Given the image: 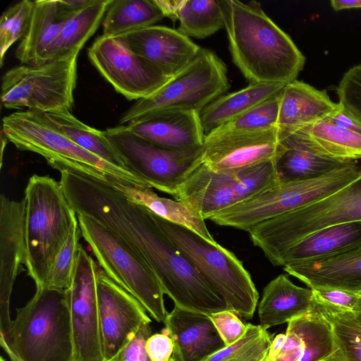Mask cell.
Returning <instances> with one entry per match:
<instances>
[{"label": "cell", "mask_w": 361, "mask_h": 361, "mask_svg": "<svg viewBox=\"0 0 361 361\" xmlns=\"http://www.w3.org/2000/svg\"><path fill=\"white\" fill-rule=\"evenodd\" d=\"M233 62L250 83L295 80L305 57L256 1L218 0Z\"/></svg>", "instance_id": "1"}, {"label": "cell", "mask_w": 361, "mask_h": 361, "mask_svg": "<svg viewBox=\"0 0 361 361\" xmlns=\"http://www.w3.org/2000/svg\"><path fill=\"white\" fill-rule=\"evenodd\" d=\"M118 235L150 265L174 306L209 315L228 310L164 234L149 210L141 207L130 213L121 222Z\"/></svg>", "instance_id": "2"}, {"label": "cell", "mask_w": 361, "mask_h": 361, "mask_svg": "<svg viewBox=\"0 0 361 361\" xmlns=\"http://www.w3.org/2000/svg\"><path fill=\"white\" fill-rule=\"evenodd\" d=\"M0 344L20 361H73V344L66 290L36 289L16 310Z\"/></svg>", "instance_id": "3"}, {"label": "cell", "mask_w": 361, "mask_h": 361, "mask_svg": "<svg viewBox=\"0 0 361 361\" xmlns=\"http://www.w3.org/2000/svg\"><path fill=\"white\" fill-rule=\"evenodd\" d=\"M24 195V264L36 289L43 288L56 257L78 219L60 182L49 176L32 175Z\"/></svg>", "instance_id": "4"}, {"label": "cell", "mask_w": 361, "mask_h": 361, "mask_svg": "<svg viewBox=\"0 0 361 361\" xmlns=\"http://www.w3.org/2000/svg\"><path fill=\"white\" fill-rule=\"evenodd\" d=\"M1 130L17 149L41 155L59 171L69 169L105 182L110 176L151 188L131 171L112 165L73 142L45 112L21 110L10 114L3 118Z\"/></svg>", "instance_id": "5"}, {"label": "cell", "mask_w": 361, "mask_h": 361, "mask_svg": "<svg viewBox=\"0 0 361 361\" xmlns=\"http://www.w3.org/2000/svg\"><path fill=\"white\" fill-rule=\"evenodd\" d=\"M361 221V170L349 184L331 195L300 209L259 223L247 232L274 266H283L287 251L324 228Z\"/></svg>", "instance_id": "6"}, {"label": "cell", "mask_w": 361, "mask_h": 361, "mask_svg": "<svg viewBox=\"0 0 361 361\" xmlns=\"http://www.w3.org/2000/svg\"><path fill=\"white\" fill-rule=\"evenodd\" d=\"M153 216L164 234L226 303L228 310L251 319L259 293L251 275L235 255L187 227Z\"/></svg>", "instance_id": "7"}, {"label": "cell", "mask_w": 361, "mask_h": 361, "mask_svg": "<svg viewBox=\"0 0 361 361\" xmlns=\"http://www.w3.org/2000/svg\"><path fill=\"white\" fill-rule=\"evenodd\" d=\"M80 233L99 265L114 282L133 295L157 322L168 312L161 283L147 262L121 237L92 219L77 214Z\"/></svg>", "instance_id": "8"}, {"label": "cell", "mask_w": 361, "mask_h": 361, "mask_svg": "<svg viewBox=\"0 0 361 361\" xmlns=\"http://www.w3.org/2000/svg\"><path fill=\"white\" fill-rule=\"evenodd\" d=\"M360 171L355 162L353 161L319 178L279 181L225 209L209 219L219 226L247 231L259 223L331 195L355 180Z\"/></svg>", "instance_id": "9"}, {"label": "cell", "mask_w": 361, "mask_h": 361, "mask_svg": "<svg viewBox=\"0 0 361 361\" xmlns=\"http://www.w3.org/2000/svg\"><path fill=\"white\" fill-rule=\"evenodd\" d=\"M229 88L224 62L212 51L201 47L191 63L153 95L137 100L122 115L119 125L131 124L163 110L200 112Z\"/></svg>", "instance_id": "10"}, {"label": "cell", "mask_w": 361, "mask_h": 361, "mask_svg": "<svg viewBox=\"0 0 361 361\" xmlns=\"http://www.w3.org/2000/svg\"><path fill=\"white\" fill-rule=\"evenodd\" d=\"M78 56L40 65L20 64L8 70L1 79V105L18 111H71Z\"/></svg>", "instance_id": "11"}, {"label": "cell", "mask_w": 361, "mask_h": 361, "mask_svg": "<svg viewBox=\"0 0 361 361\" xmlns=\"http://www.w3.org/2000/svg\"><path fill=\"white\" fill-rule=\"evenodd\" d=\"M102 131L129 171L151 188L173 197L203 163V147L188 150L164 149L134 134L123 125Z\"/></svg>", "instance_id": "12"}, {"label": "cell", "mask_w": 361, "mask_h": 361, "mask_svg": "<svg viewBox=\"0 0 361 361\" xmlns=\"http://www.w3.org/2000/svg\"><path fill=\"white\" fill-rule=\"evenodd\" d=\"M87 56L104 78L129 100L153 95L172 78L133 52L120 36H99Z\"/></svg>", "instance_id": "13"}, {"label": "cell", "mask_w": 361, "mask_h": 361, "mask_svg": "<svg viewBox=\"0 0 361 361\" xmlns=\"http://www.w3.org/2000/svg\"><path fill=\"white\" fill-rule=\"evenodd\" d=\"M98 266L80 245L66 290L73 344V361H105L98 311Z\"/></svg>", "instance_id": "14"}, {"label": "cell", "mask_w": 361, "mask_h": 361, "mask_svg": "<svg viewBox=\"0 0 361 361\" xmlns=\"http://www.w3.org/2000/svg\"><path fill=\"white\" fill-rule=\"evenodd\" d=\"M97 294L103 355L107 361L151 319L144 307L99 267Z\"/></svg>", "instance_id": "15"}, {"label": "cell", "mask_w": 361, "mask_h": 361, "mask_svg": "<svg viewBox=\"0 0 361 361\" xmlns=\"http://www.w3.org/2000/svg\"><path fill=\"white\" fill-rule=\"evenodd\" d=\"M284 150L277 126L250 133L205 135L203 163L215 172L235 175L259 164L276 161Z\"/></svg>", "instance_id": "16"}, {"label": "cell", "mask_w": 361, "mask_h": 361, "mask_svg": "<svg viewBox=\"0 0 361 361\" xmlns=\"http://www.w3.org/2000/svg\"><path fill=\"white\" fill-rule=\"evenodd\" d=\"M336 351L330 323L312 307L272 339L266 361H331Z\"/></svg>", "instance_id": "17"}, {"label": "cell", "mask_w": 361, "mask_h": 361, "mask_svg": "<svg viewBox=\"0 0 361 361\" xmlns=\"http://www.w3.org/2000/svg\"><path fill=\"white\" fill-rule=\"evenodd\" d=\"M25 202L0 198V334H5L11 322L10 301L13 286L25 264Z\"/></svg>", "instance_id": "18"}, {"label": "cell", "mask_w": 361, "mask_h": 361, "mask_svg": "<svg viewBox=\"0 0 361 361\" xmlns=\"http://www.w3.org/2000/svg\"><path fill=\"white\" fill-rule=\"evenodd\" d=\"M118 36L133 52L154 63L170 78L185 68L201 49L178 30L162 25L145 27Z\"/></svg>", "instance_id": "19"}, {"label": "cell", "mask_w": 361, "mask_h": 361, "mask_svg": "<svg viewBox=\"0 0 361 361\" xmlns=\"http://www.w3.org/2000/svg\"><path fill=\"white\" fill-rule=\"evenodd\" d=\"M132 133L164 149L188 150L203 147L205 133L199 112L163 110L124 125Z\"/></svg>", "instance_id": "20"}, {"label": "cell", "mask_w": 361, "mask_h": 361, "mask_svg": "<svg viewBox=\"0 0 361 361\" xmlns=\"http://www.w3.org/2000/svg\"><path fill=\"white\" fill-rule=\"evenodd\" d=\"M279 136L284 147L343 161L361 159V134L342 128L326 119L294 128H279Z\"/></svg>", "instance_id": "21"}, {"label": "cell", "mask_w": 361, "mask_h": 361, "mask_svg": "<svg viewBox=\"0 0 361 361\" xmlns=\"http://www.w3.org/2000/svg\"><path fill=\"white\" fill-rule=\"evenodd\" d=\"M164 324L175 361H204L226 346L209 314L174 306Z\"/></svg>", "instance_id": "22"}, {"label": "cell", "mask_w": 361, "mask_h": 361, "mask_svg": "<svg viewBox=\"0 0 361 361\" xmlns=\"http://www.w3.org/2000/svg\"><path fill=\"white\" fill-rule=\"evenodd\" d=\"M283 270L311 289L361 293V246L326 257L288 263Z\"/></svg>", "instance_id": "23"}, {"label": "cell", "mask_w": 361, "mask_h": 361, "mask_svg": "<svg viewBox=\"0 0 361 361\" xmlns=\"http://www.w3.org/2000/svg\"><path fill=\"white\" fill-rule=\"evenodd\" d=\"M235 185V175L215 172L202 163L173 197L206 220L240 202Z\"/></svg>", "instance_id": "24"}, {"label": "cell", "mask_w": 361, "mask_h": 361, "mask_svg": "<svg viewBox=\"0 0 361 361\" xmlns=\"http://www.w3.org/2000/svg\"><path fill=\"white\" fill-rule=\"evenodd\" d=\"M341 108V104L332 102L326 90L295 80L286 84L281 92L277 126L300 127L325 119Z\"/></svg>", "instance_id": "25"}, {"label": "cell", "mask_w": 361, "mask_h": 361, "mask_svg": "<svg viewBox=\"0 0 361 361\" xmlns=\"http://www.w3.org/2000/svg\"><path fill=\"white\" fill-rule=\"evenodd\" d=\"M311 288L294 284L286 274H280L264 288L258 307L260 325L265 329L288 323L312 309Z\"/></svg>", "instance_id": "26"}, {"label": "cell", "mask_w": 361, "mask_h": 361, "mask_svg": "<svg viewBox=\"0 0 361 361\" xmlns=\"http://www.w3.org/2000/svg\"><path fill=\"white\" fill-rule=\"evenodd\" d=\"M67 21L58 13L56 0L34 1L29 27L16 51L21 64L44 63L47 51Z\"/></svg>", "instance_id": "27"}, {"label": "cell", "mask_w": 361, "mask_h": 361, "mask_svg": "<svg viewBox=\"0 0 361 361\" xmlns=\"http://www.w3.org/2000/svg\"><path fill=\"white\" fill-rule=\"evenodd\" d=\"M285 85L250 83L245 88L216 98L199 112L205 135L280 94Z\"/></svg>", "instance_id": "28"}, {"label": "cell", "mask_w": 361, "mask_h": 361, "mask_svg": "<svg viewBox=\"0 0 361 361\" xmlns=\"http://www.w3.org/2000/svg\"><path fill=\"white\" fill-rule=\"evenodd\" d=\"M361 246V221L343 223L318 230L290 247L283 267L290 262L335 255Z\"/></svg>", "instance_id": "29"}, {"label": "cell", "mask_w": 361, "mask_h": 361, "mask_svg": "<svg viewBox=\"0 0 361 361\" xmlns=\"http://www.w3.org/2000/svg\"><path fill=\"white\" fill-rule=\"evenodd\" d=\"M107 183L130 201L146 207L154 214L187 227L211 242H216L207 229L205 220L182 202L160 197L151 188L133 185L115 177L109 176Z\"/></svg>", "instance_id": "30"}, {"label": "cell", "mask_w": 361, "mask_h": 361, "mask_svg": "<svg viewBox=\"0 0 361 361\" xmlns=\"http://www.w3.org/2000/svg\"><path fill=\"white\" fill-rule=\"evenodd\" d=\"M111 2V0H94L69 19L47 51L45 63L78 55L97 30Z\"/></svg>", "instance_id": "31"}, {"label": "cell", "mask_w": 361, "mask_h": 361, "mask_svg": "<svg viewBox=\"0 0 361 361\" xmlns=\"http://www.w3.org/2000/svg\"><path fill=\"white\" fill-rule=\"evenodd\" d=\"M164 17L152 0H111L102 20L103 35L118 36L154 25Z\"/></svg>", "instance_id": "32"}, {"label": "cell", "mask_w": 361, "mask_h": 361, "mask_svg": "<svg viewBox=\"0 0 361 361\" xmlns=\"http://www.w3.org/2000/svg\"><path fill=\"white\" fill-rule=\"evenodd\" d=\"M46 114L60 131L78 146L112 165L129 171L102 130L87 126L69 110L59 109Z\"/></svg>", "instance_id": "33"}, {"label": "cell", "mask_w": 361, "mask_h": 361, "mask_svg": "<svg viewBox=\"0 0 361 361\" xmlns=\"http://www.w3.org/2000/svg\"><path fill=\"white\" fill-rule=\"evenodd\" d=\"M312 307L331 324L336 348L331 361H361V314L332 310L313 301Z\"/></svg>", "instance_id": "34"}, {"label": "cell", "mask_w": 361, "mask_h": 361, "mask_svg": "<svg viewBox=\"0 0 361 361\" xmlns=\"http://www.w3.org/2000/svg\"><path fill=\"white\" fill-rule=\"evenodd\" d=\"M353 161H343L322 157L308 152L285 147L276 160V169L281 182L319 178Z\"/></svg>", "instance_id": "35"}, {"label": "cell", "mask_w": 361, "mask_h": 361, "mask_svg": "<svg viewBox=\"0 0 361 361\" xmlns=\"http://www.w3.org/2000/svg\"><path fill=\"white\" fill-rule=\"evenodd\" d=\"M178 20V31L188 37L204 39L224 27L218 0H183Z\"/></svg>", "instance_id": "36"}, {"label": "cell", "mask_w": 361, "mask_h": 361, "mask_svg": "<svg viewBox=\"0 0 361 361\" xmlns=\"http://www.w3.org/2000/svg\"><path fill=\"white\" fill-rule=\"evenodd\" d=\"M280 95L281 93L269 99L206 135L220 136L232 133L256 132L277 126Z\"/></svg>", "instance_id": "37"}, {"label": "cell", "mask_w": 361, "mask_h": 361, "mask_svg": "<svg viewBox=\"0 0 361 361\" xmlns=\"http://www.w3.org/2000/svg\"><path fill=\"white\" fill-rule=\"evenodd\" d=\"M34 1L23 0L5 10L0 20V63L2 66L8 49L23 37L29 27Z\"/></svg>", "instance_id": "38"}, {"label": "cell", "mask_w": 361, "mask_h": 361, "mask_svg": "<svg viewBox=\"0 0 361 361\" xmlns=\"http://www.w3.org/2000/svg\"><path fill=\"white\" fill-rule=\"evenodd\" d=\"M79 224L69 236L56 257L45 280L44 288L67 290L72 282L77 257L80 247Z\"/></svg>", "instance_id": "39"}, {"label": "cell", "mask_w": 361, "mask_h": 361, "mask_svg": "<svg viewBox=\"0 0 361 361\" xmlns=\"http://www.w3.org/2000/svg\"><path fill=\"white\" fill-rule=\"evenodd\" d=\"M235 175V190L240 202L279 182L275 160L259 164Z\"/></svg>", "instance_id": "40"}, {"label": "cell", "mask_w": 361, "mask_h": 361, "mask_svg": "<svg viewBox=\"0 0 361 361\" xmlns=\"http://www.w3.org/2000/svg\"><path fill=\"white\" fill-rule=\"evenodd\" d=\"M336 91L344 111L361 124V64L344 73Z\"/></svg>", "instance_id": "41"}, {"label": "cell", "mask_w": 361, "mask_h": 361, "mask_svg": "<svg viewBox=\"0 0 361 361\" xmlns=\"http://www.w3.org/2000/svg\"><path fill=\"white\" fill-rule=\"evenodd\" d=\"M267 331L260 324H247L246 331L240 339L226 345L204 361H233L252 348Z\"/></svg>", "instance_id": "42"}, {"label": "cell", "mask_w": 361, "mask_h": 361, "mask_svg": "<svg viewBox=\"0 0 361 361\" xmlns=\"http://www.w3.org/2000/svg\"><path fill=\"white\" fill-rule=\"evenodd\" d=\"M312 290L314 303L339 312H354L360 298V293L338 289Z\"/></svg>", "instance_id": "43"}, {"label": "cell", "mask_w": 361, "mask_h": 361, "mask_svg": "<svg viewBox=\"0 0 361 361\" xmlns=\"http://www.w3.org/2000/svg\"><path fill=\"white\" fill-rule=\"evenodd\" d=\"M209 317L226 345L237 341L246 331L247 324L229 310L212 314Z\"/></svg>", "instance_id": "44"}, {"label": "cell", "mask_w": 361, "mask_h": 361, "mask_svg": "<svg viewBox=\"0 0 361 361\" xmlns=\"http://www.w3.org/2000/svg\"><path fill=\"white\" fill-rule=\"evenodd\" d=\"M151 335L150 323L142 325L134 336L107 361H150L146 351V343Z\"/></svg>", "instance_id": "45"}, {"label": "cell", "mask_w": 361, "mask_h": 361, "mask_svg": "<svg viewBox=\"0 0 361 361\" xmlns=\"http://www.w3.org/2000/svg\"><path fill=\"white\" fill-rule=\"evenodd\" d=\"M146 351L150 361H170L173 357L174 344L167 331L152 334L146 343Z\"/></svg>", "instance_id": "46"}, {"label": "cell", "mask_w": 361, "mask_h": 361, "mask_svg": "<svg viewBox=\"0 0 361 361\" xmlns=\"http://www.w3.org/2000/svg\"><path fill=\"white\" fill-rule=\"evenodd\" d=\"M272 339L267 331L252 348L233 361H266Z\"/></svg>", "instance_id": "47"}, {"label": "cell", "mask_w": 361, "mask_h": 361, "mask_svg": "<svg viewBox=\"0 0 361 361\" xmlns=\"http://www.w3.org/2000/svg\"><path fill=\"white\" fill-rule=\"evenodd\" d=\"M94 1V0H56V10L61 18L68 20Z\"/></svg>", "instance_id": "48"}, {"label": "cell", "mask_w": 361, "mask_h": 361, "mask_svg": "<svg viewBox=\"0 0 361 361\" xmlns=\"http://www.w3.org/2000/svg\"><path fill=\"white\" fill-rule=\"evenodd\" d=\"M325 119L342 128L361 134V124L346 113L342 106L340 109Z\"/></svg>", "instance_id": "49"}, {"label": "cell", "mask_w": 361, "mask_h": 361, "mask_svg": "<svg viewBox=\"0 0 361 361\" xmlns=\"http://www.w3.org/2000/svg\"><path fill=\"white\" fill-rule=\"evenodd\" d=\"M163 13L172 20H178V13L183 0H152Z\"/></svg>", "instance_id": "50"}, {"label": "cell", "mask_w": 361, "mask_h": 361, "mask_svg": "<svg viewBox=\"0 0 361 361\" xmlns=\"http://www.w3.org/2000/svg\"><path fill=\"white\" fill-rule=\"evenodd\" d=\"M330 4L335 11L347 8H361V0H331Z\"/></svg>", "instance_id": "51"}, {"label": "cell", "mask_w": 361, "mask_h": 361, "mask_svg": "<svg viewBox=\"0 0 361 361\" xmlns=\"http://www.w3.org/2000/svg\"><path fill=\"white\" fill-rule=\"evenodd\" d=\"M354 312H357L361 314V293H360V298H359L358 302L356 305Z\"/></svg>", "instance_id": "52"}, {"label": "cell", "mask_w": 361, "mask_h": 361, "mask_svg": "<svg viewBox=\"0 0 361 361\" xmlns=\"http://www.w3.org/2000/svg\"><path fill=\"white\" fill-rule=\"evenodd\" d=\"M1 361H5V360L4 359V357H1Z\"/></svg>", "instance_id": "53"}, {"label": "cell", "mask_w": 361, "mask_h": 361, "mask_svg": "<svg viewBox=\"0 0 361 361\" xmlns=\"http://www.w3.org/2000/svg\"><path fill=\"white\" fill-rule=\"evenodd\" d=\"M170 361H175L173 358L172 357Z\"/></svg>", "instance_id": "54"}]
</instances>
